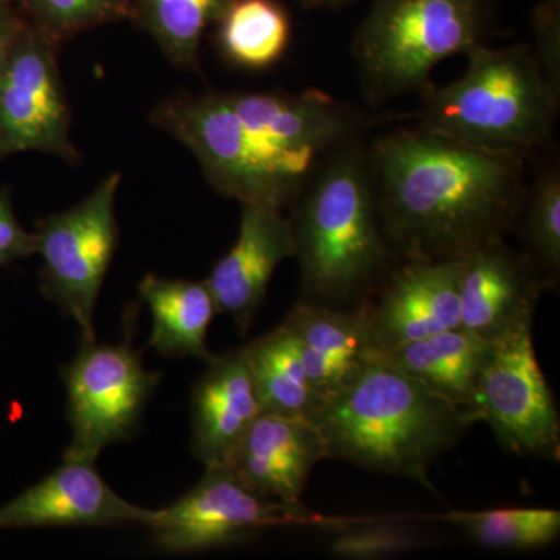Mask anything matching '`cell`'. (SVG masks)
Wrapping results in <instances>:
<instances>
[{"label":"cell","instance_id":"1","mask_svg":"<svg viewBox=\"0 0 560 560\" xmlns=\"http://www.w3.org/2000/svg\"><path fill=\"white\" fill-rule=\"evenodd\" d=\"M386 237L400 260H452L504 241L521 219L528 161L416 127L366 145Z\"/></svg>","mask_w":560,"mask_h":560},{"label":"cell","instance_id":"2","mask_svg":"<svg viewBox=\"0 0 560 560\" xmlns=\"http://www.w3.org/2000/svg\"><path fill=\"white\" fill-rule=\"evenodd\" d=\"M289 209L301 300L360 307L404 261L383 230L361 138L327 154Z\"/></svg>","mask_w":560,"mask_h":560},{"label":"cell","instance_id":"3","mask_svg":"<svg viewBox=\"0 0 560 560\" xmlns=\"http://www.w3.org/2000/svg\"><path fill=\"white\" fill-rule=\"evenodd\" d=\"M312 420L327 458L408 478L431 492L433 464L480 422L469 405L434 393L381 357L324 400Z\"/></svg>","mask_w":560,"mask_h":560},{"label":"cell","instance_id":"4","mask_svg":"<svg viewBox=\"0 0 560 560\" xmlns=\"http://www.w3.org/2000/svg\"><path fill=\"white\" fill-rule=\"evenodd\" d=\"M458 80L420 94L418 127L490 153L529 161L555 136L560 91L552 86L526 44L466 54Z\"/></svg>","mask_w":560,"mask_h":560},{"label":"cell","instance_id":"5","mask_svg":"<svg viewBox=\"0 0 560 560\" xmlns=\"http://www.w3.org/2000/svg\"><path fill=\"white\" fill-rule=\"evenodd\" d=\"M489 0H374L352 43L371 106L430 86L441 61L482 44Z\"/></svg>","mask_w":560,"mask_h":560},{"label":"cell","instance_id":"6","mask_svg":"<svg viewBox=\"0 0 560 560\" xmlns=\"http://www.w3.org/2000/svg\"><path fill=\"white\" fill-rule=\"evenodd\" d=\"M150 120L197 158L213 190L241 205L289 209L318 167L250 130L221 91L173 95L154 106Z\"/></svg>","mask_w":560,"mask_h":560},{"label":"cell","instance_id":"7","mask_svg":"<svg viewBox=\"0 0 560 560\" xmlns=\"http://www.w3.org/2000/svg\"><path fill=\"white\" fill-rule=\"evenodd\" d=\"M131 330L128 319L120 342L81 341L79 352L62 366L70 425L62 459L95 463L110 445L138 436L162 375L147 370Z\"/></svg>","mask_w":560,"mask_h":560},{"label":"cell","instance_id":"8","mask_svg":"<svg viewBox=\"0 0 560 560\" xmlns=\"http://www.w3.org/2000/svg\"><path fill=\"white\" fill-rule=\"evenodd\" d=\"M121 173L113 172L72 208L35 221L39 289L80 330L97 340L95 308L119 245L117 195Z\"/></svg>","mask_w":560,"mask_h":560},{"label":"cell","instance_id":"9","mask_svg":"<svg viewBox=\"0 0 560 560\" xmlns=\"http://www.w3.org/2000/svg\"><path fill=\"white\" fill-rule=\"evenodd\" d=\"M357 517L320 515L300 503L267 499L246 488L228 466L210 467L171 506L153 510L151 540L158 550L189 555L249 544L270 529L313 526L331 530Z\"/></svg>","mask_w":560,"mask_h":560},{"label":"cell","instance_id":"10","mask_svg":"<svg viewBox=\"0 0 560 560\" xmlns=\"http://www.w3.org/2000/svg\"><path fill=\"white\" fill-rule=\"evenodd\" d=\"M471 407L504 452L558 463V405L537 361L533 327L492 341Z\"/></svg>","mask_w":560,"mask_h":560},{"label":"cell","instance_id":"11","mask_svg":"<svg viewBox=\"0 0 560 560\" xmlns=\"http://www.w3.org/2000/svg\"><path fill=\"white\" fill-rule=\"evenodd\" d=\"M58 51L60 47L25 22L0 72V162L38 151L79 164Z\"/></svg>","mask_w":560,"mask_h":560},{"label":"cell","instance_id":"12","mask_svg":"<svg viewBox=\"0 0 560 560\" xmlns=\"http://www.w3.org/2000/svg\"><path fill=\"white\" fill-rule=\"evenodd\" d=\"M243 124L291 156L319 165L327 154L368 128L366 114L311 90L291 92L221 91Z\"/></svg>","mask_w":560,"mask_h":560},{"label":"cell","instance_id":"13","mask_svg":"<svg viewBox=\"0 0 560 560\" xmlns=\"http://www.w3.org/2000/svg\"><path fill=\"white\" fill-rule=\"evenodd\" d=\"M153 510L119 495L95 463L61 466L0 506V529L110 528L149 526Z\"/></svg>","mask_w":560,"mask_h":560},{"label":"cell","instance_id":"14","mask_svg":"<svg viewBox=\"0 0 560 560\" xmlns=\"http://www.w3.org/2000/svg\"><path fill=\"white\" fill-rule=\"evenodd\" d=\"M552 287L525 253L504 241L481 246L460 257V327L489 342L533 327L541 294Z\"/></svg>","mask_w":560,"mask_h":560},{"label":"cell","instance_id":"15","mask_svg":"<svg viewBox=\"0 0 560 560\" xmlns=\"http://www.w3.org/2000/svg\"><path fill=\"white\" fill-rule=\"evenodd\" d=\"M460 259L404 260L368 304L374 355L460 327Z\"/></svg>","mask_w":560,"mask_h":560},{"label":"cell","instance_id":"16","mask_svg":"<svg viewBox=\"0 0 560 560\" xmlns=\"http://www.w3.org/2000/svg\"><path fill=\"white\" fill-rule=\"evenodd\" d=\"M294 256L293 228L283 209L267 202L242 205L237 241L205 279L219 313L231 316L242 337L264 305L272 275Z\"/></svg>","mask_w":560,"mask_h":560},{"label":"cell","instance_id":"17","mask_svg":"<svg viewBox=\"0 0 560 560\" xmlns=\"http://www.w3.org/2000/svg\"><path fill=\"white\" fill-rule=\"evenodd\" d=\"M205 364L190 394V447L210 469L230 464L261 407L243 346L212 353Z\"/></svg>","mask_w":560,"mask_h":560},{"label":"cell","instance_id":"18","mask_svg":"<svg viewBox=\"0 0 560 560\" xmlns=\"http://www.w3.org/2000/svg\"><path fill=\"white\" fill-rule=\"evenodd\" d=\"M327 459L323 434L312 419L261 412L228 467L267 499L300 503L312 470Z\"/></svg>","mask_w":560,"mask_h":560},{"label":"cell","instance_id":"19","mask_svg":"<svg viewBox=\"0 0 560 560\" xmlns=\"http://www.w3.org/2000/svg\"><path fill=\"white\" fill-rule=\"evenodd\" d=\"M368 304L340 308L300 300L283 319L300 346L320 404L345 388L374 359Z\"/></svg>","mask_w":560,"mask_h":560},{"label":"cell","instance_id":"20","mask_svg":"<svg viewBox=\"0 0 560 560\" xmlns=\"http://www.w3.org/2000/svg\"><path fill=\"white\" fill-rule=\"evenodd\" d=\"M139 294L151 315L149 346L165 359L206 361L210 324L219 315L205 280L168 279L149 272Z\"/></svg>","mask_w":560,"mask_h":560},{"label":"cell","instance_id":"21","mask_svg":"<svg viewBox=\"0 0 560 560\" xmlns=\"http://www.w3.org/2000/svg\"><path fill=\"white\" fill-rule=\"evenodd\" d=\"M490 345L480 335L456 327L374 357L389 361L434 393L471 407Z\"/></svg>","mask_w":560,"mask_h":560},{"label":"cell","instance_id":"22","mask_svg":"<svg viewBox=\"0 0 560 560\" xmlns=\"http://www.w3.org/2000/svg\"><path fill=\"white\" fill-rule=\"evenodd\" d=\"M261 412L312 419L320 401L305 370L300 346L283 324L243 346Z\"/></svg>","mask_w":560,"mask_h":560},{"label":"cell","instance_id":"23","mask_svg":"<svg viewBox=\"0 0 560 560\" xmlns=\"http://www.w3.org/2000/svg\"><path fill=\"white\" fill-rule=\"evenodd\" d=\"M232 0H135L131 21L175 68L200 72L201 40Z\"/></svg>","mask_w":560,"mask_h":560},{"label":"cell","instance_id":"24","mask_svg":"<svg viewBox=\"0 0 560 560\" xmlns=\"http://www.w3.org/2000/svg\"><path fill=\"white\" fill-rule=\"evenodd\" d=\"M217 25L221 50L243 69L271 68L290 44V16L278 0H232Z\"/></svg>","mask_w":560,"mask_h":560},{"label":"cell","instance_id":"25","mask_svg":"<svg viewBox=\"0 0 560 560\" xmlns=\"http://www.w3.org/2000/svg\"><path fill=\"white\" fill-rule=\"evenodd\" d=\"M442 521L493 550H537L556 544L560 536V512L539 508L451 511L442 515Z\"/></svg>","mask_w":560,"mask_h":560},{"label":"cell","instance_id":"26","mask_svg":"<svg viewBox=\"0 0 560 560\" xmlns=\"http://www.w3.org/2000/svg\"><path fill=\"white\" fill-rule=\"evenodd\" d=\"M526 256L552 285L560 272V171L558 164L537 173L526 190L521 219Z\"/></svg>","mask_w":560,"mask_h":560},{"label":"cell","instance_id":"27","mask_svg":"<svg viewBox=\"0 0 560 560\" xmlns=\"http://www.w3.org/2000/svg\"><path fill=\"white\" fill-rule=\"evenodd\" d=\"M135 0H20L22 13L55 46L81 33L131 21Z\"/></svg>","mask_w":560,"mask_h":560},{"label":"cell","instance_id":"28","mask_svg":"<svg viewBox=\"0 0 560 560\" xmlns=\"http://www.w3.org/2000/svg\"><path fill=\"white\" fill-rule=\"evenodd\" d=\"M420 530L388 518L357 517L331 530L329 551L342 559H375L418 550L427 545Z\"/></svg>","mask_w":560,"mask_h":560},{"label":"cell","instance_id":"29","mask_svg":"<svg viewBox=\"0 0 560 560\" xmlns=\"http://www.w3.org/2000/svg\"><path fill=\"white\" fill-rule=\"evenodd\" d=\"M537 61L552 86L560 91V0H545L534 11Z\"/></svg>","mask_w":560,"mask_h":560},{"label":"cell","instance_id":"30","mask_svg":"<svg viewBox=\"0 0 560 560\" xmlns=\"http://www.w3.org/2000/svg\"><path fill=\"white\" fill-rule=\"evenodd\" d=\"M32 256H36L35 232L22 226L10 191L0 186V270Z\"/></svg>","mask_w":560,"mask_h":560},{"label":"cell","instance_id":"31","mask_svg":"<svg viewBox=\"0 0 560 560\" xmlns=\"http://www.w3.org/2000/svg\"><path fill=\"white\" fill-rule=\"evenodd\" d=\"M25 22L27 18L20 5H0V72L5 68Z\"/></svg>","mask_w":560,"mask_h":560},{"label":"cell","instance_id":"32","mask_svg":"<svg viewBox=\"0 0 560 560\" xmlns=\"http://www.w3.org/2000/svg\"><path fill=\"white\" fill-rule=\"evenodd\" d=\"M359 0H301V5L307 10H335Z\"/></svg>","mask_w":560,"mask_h":560},{"label":"cell","instance_id":"33","mask_svg":"<svg viewBox=\"0 0 560 560\" xmlns=\"http://www.w3.org/2000/svg\"><path fill=\"white\" fill-rule=\"evenodd\" d=\"M0 5H20V0H0Z\"/></svg>","mask_w":560,"mask_h":560}]
</instances>
